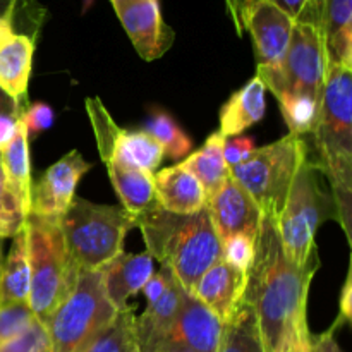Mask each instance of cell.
<instances>
[{
	"label": "cell",
	"instance_id": "1",
	"mask_svg": "<svg viewBox=\"0 0 352 352\" xmlns=\"http://www.w3.org/2000/svg\"><path fill=\"white\" fill-rule=\"evenodd\" d=\"M318 267V254L305 267L292 263L284 253L277 223L263 217L244 298L253 306L268 352H278L292 339L309 333L306 308Z\"/></svg>",
	"mask_w": 352,
	"mask_h": 352
},
{
	"label": "cell",
	"instance_id": "2",
	"mask_svg": "<svg viewBox=\"0 0 352 352\" xmlns=\"http://www.w3.org/2000/svg\"><path fill=\"white\" fill-rule=\"evenodd\" d=\"M146 253L168 268L188 292L206 270L222 260V243L212 222L208 206L196 213L179 215L160 205L134 217Z\"/></svg>",
	"mask_w": 352,
	"mask_h": 352
},
{
	"label": "cell",
	"instance_id": "3",
	"mask_svg": "<svg viewBox=\"0 0 352 352\" xmlns=\"http://www.w3.org/2000/svg\"><path fill=\"white\" fill-rule=\"evenodd\" d=\"M318 168L330 184L339 223L351 243L352 220V78L351 69L329 64L315 131Z\"/></svg>",
	"mask_w": 352,
	"mask_h": 352
},
{
	"label": "cell",
	"instance_id": "4",
	"mask_svg": "<svg viewBox=\"0 0 352 352\" xmlns=\"http://www.w3.org/2000/svg\"><path fill=\"white\" fill-rule=\"evenodd\" d=\"M65 248L79 272L102 270L124 251V239L134 217L119 206L96 205L74 198L58 219Z\"/></svg>",
	"mask_w": 352,
	"mask_h": 352
},
{
	"label": "cell",
	"instance_id": "5",
	"mask_svg": "<svg viewBox=\"0 0 352 352\" xmlns=\"http://www.w3.org/2000/svg\"><path fill=\"white\" fill-rule=\"evenodd\" d=\"M24 229L31 270L28 305L45 325L48 316L74 289L79 270L69 258L58 220L28 215Z\"/></svg>",
	"mask_w": 352,
	"mask_h": 352
},
{
	"label": "cell",
	"instance_id": "6",
	"mask_svg": "<svg viewBox=\"0 0 352 352\" xmlns=\"http://www.w3.org/2000/svg\"><path fill=\"white\" fill-rule=\"evenodd\" d=\"M308 158L305 140L289 133L275 143L256 148L246 160L230 168V175L254 199L263 217L277 223L292 182Z\"/></svg>",
	"mask_w": 352,
	"mask_h": 352
},
{
	"label": "cell",
	"instance_id": "7",
	"mask_svg": "<svg viewBox=\"0 0 352 352\" xmlns=\"http://www.w3.org/2000/svg\"><path fill=\"white\" fill-rule=\"evenodd\" d=\"M323 177L316 162L308 158L299 168L284 212L277 220L284 253L298 267H305L318 254L315 244L318 227L330 219L339 220L336 199L332 191L323 186Z\"/></svg>",
	"mask_w": 352,
	"mask_h": 352
},
{
	"label": "cell",
	"instance_id": "8",
	"mask_svg": "<svg viewBox=\"0 0 352 352\" xmlns=\"http://www.w3.org/2000/svg\"><path fill=\"white\" fill-rule=\"evenodd\" d=\"M116 315L105 294L102 270L79 272L71 294L45 322L52 352H81Z\"/></svg>",
	"mask_w": 352,
	"mask_h": 352
},
{
	"label": "cell",
	"instance_id": "9",
	"mask_svg": "<svg viewBox=\"0 0 352 352\" xmlns=\"http://www.w3.org/2000/svg\"><path fill=\"white\" fill-rule=\"evenodd\" d=\"M329 58L322 28L316 24L294 23L280 76L268 86L274 96L284 91L301 93L322 102Z\"/></svg>",
	"mask_w": 352,
	"mask_h": 352
},
{
	"label": "cell",
	"instance_id": "10",
	"mask_svg": "<svg viewBox=\"0 0 352 352\" xmlns=\"http://www.w3.org/2000/svg\"><path fill=\"white\" fill-rule=\"evenodd\" d=\"M241 24L243 31L253 38L256 76L268 88L280 76L294 19L272 0H246L241 10Z\"/></svg>",
	"mask_w": 352,
	"mask_h": 352
},
{
	"label": "cell",
	"instance_id": "11",
	"mask_svg": "<svg viewBox=\"0 0 352 352\" xmlns=\"http://www.w3.org/2000/svg\"><path fill=\"white\" fill-rule=\"evenodd\" d=\"M131 43L144 60L164 57L175 33L164 21L158 0H110Z\"/></svg>",
	"mask_w": 352,
	"mask_h": 352
},
{
	"label": "cell",
	"instance_id": "12",
	"mask_svg": "<svg viewBox=\"0 0 352 352\" xmlns=\"http://www.w3.org/2000/svg\"><path fill=\"white\" fill-rule=\"evenodd\" d=\"M89 168L91 164L86 162L78 150L69 151L50 165L36 184L31 186L30 215L60 219L74 199L79 181Z\"/></svg>",
	"mask_w": 352,
	"mask_h": 352
},
{
	"label": "cell",
	"instance_id": "13",
	"mask_svg": "<svg viewBox=\"0 0 352 352\" xmlns=\"http://www.w3.org/2000/svg\"><path fill=\"white\" fill-rule=\"evenodd\" d=\"M223 323L189 292L177 320L155 352H219Z\"/></svg>",
	"mask_w": 352,
	"mask_h": 352
},
{
	"label": "cell",
	"instance_id": "14",
	"mask_svg": "<svg viewBox=\"0 0 352 352\" xmlns=\"http://www.w3.org/2000/svg\"><path fill=\"white\" fill-rule=\"evenodd\" d=\"M206 206L210 210L220 243L234 236L256 239L263 213L258 208L254 199L234 181L232 175L220 188V191L208 199Z\"/></svg>",
	"mask_w": 352,
	"mask_h": 352
},
{
	"label": "cell",
	"instance_id": "15",
	"mask_svg": "<svg viewBox=\"0 0 352 352\" xmlns=\"http://www.w3.org/2000/svg\"><path fill=\"white\" fill-rule=\"evenodd\" d=\"M248 274L219 260L203 274L191 294L226 323L237 302L243 299Z\"/></svg>",
	"mask_w": 352,
	"mask_h": 352
},
{
	"label": "cell",
	"instance_id": "16",
	"mask_svg": "<svg viewBox=\"0 0 352 352\" xmlns=\"http://www.w3.org/2000/svg\"><path fill=\"white\" fill-rule=\"evenodd\" d=\"M153 258L144 253H120L102 268L103 287L117 311L126 309L131 296L138 294L153 275Z\"/></svg>",
	"mask_w": 352,
	"mask_h": 352
},
{
	"label": "cell",
	"instance_id": "17",
	"mask_svg": "<svg viewBox=\"0 0 352 352\" xmlns=\"http://www.w3.org/2000/svg\"><path fill=\"white\" fill-rule=\"evenodd\" d=\"M155 192L165 212L189 215L203 210L208 203L201 182L182 164L162 168L153 174Z\"/></svg>",
	"mask_w": 352,
	"mask_h": 352
},
{
	"label": "cell",
	"instance_id": "18",
	"mask_svg": "<svg viewBox=\"0 0 352 352\" xmlns=\"http://www.w3.org/2000/svg\"><path fill=\"white\" fill-rule=\"evenodd\" d=\"M188 294L189 292L179 284L177 278L172 277L167 291L153 302H148V308L134 323L140 352H155L177 320Z\"/></svg>",
	"mask_w": 352,
	"mask_h": 352
},
{
	"label": "cell",
	"instance_id": "19",
	"mask_svg": "<svg viewBox=\"0 0 352 352\" xmlns=\"http://www.w3.org/2000/svg\"><path fill=\"white\" fill-rule=\"evenodd\" d=\"M33 54L31 34L14 33L0 45V89L19 103H26Z\"/></svg>",
	"mask_w": 352,
	"mask_h": 352
},
{
	"label": "cell",
	"instance_id": "20",
	"mask_svg": "<svg viewBox=\"0 0 352 352\" xmlns=\"http://www.w3.org/2000/svg\"><path fill=\"white\" fill-rule=\"evenodd\" d=\"M263 81L258 76L237 89L220 109V129L222 136H239L248 127L260 122L265 116L267 102H265Z\"/></svg>",
	"mask_w": 352,
	"mask_h": 352
},
{
	"label": "cell",
	"instance_id": "21",
	"mask_svg": "<svg viewBox=\"0 0 352 352\" xmlns=\"http://www.w3.org/2000/svg\"><path fill=\"white\" fill-rule=\"evenodd\" d=\"M322 34L329 64L352 69V0H325Z\"/></svg>",
	"mask_w": 352,
	"mask_h": 352
},
{
	"label": "cell",
	"instance_id": "22",
	"mask_svg": "<svg viewBox=\"0 0 352 352\" xmlns=\"http://www.w3.org/2000/svg\"><path fill=\"white\" fill-rule=\"evenodd\" d=\"M164 157L165 155L160 144L144 131L119 129L112 148L100 158L103 164L116 162L124 167L155 174Z\"/></svg>",
	"mask_w": 352,
	"mask_h": 352
},
{
	"label": "cell",
	"instance_id": "23",
	"mask_svg": "<svg viewBox=\"0 0 352 352\" xmlns=\"http://www.w3.org/2000/svg\"><path fill=\"white\" fill-rule=\"evenodd\" d=\"M105 167L109 172L110 182L122 201L124 210H127L131 215L138 217L158 206L153 174L124 167L116 162H107Z\"/></svg>",
	"mask_w": 352,
	"mask_h": 352
},
{
	"label": "cell",
	"instance_id": "24",
	"mask_svg": "<svg viewBox=\"0 0 352 352\" xmlns=\"http://www.w3.org/2000/svg\"><path fill=\"white\" fill-rule=\"evenodd\" d=\"M0 167L10 191L17 196L26 215L31 210V168H30V138L21 116L19 126L12 141L0 151Z\"/></svg>",
	"mask_w": 352,
	"mask_h": 352
},
{
	"label": "cell",
	"instance_id": "25",
	"mask_svg": "<svg viewBox=\"0 0 352 352\" xmlns=\"http://www.w3.org/2000/svg\"><path fill=\"white\" fill-rule=\"evenodd\" d=\"M226 140L227 138L222 136L219 131L212 133L198 151H195L184 162H181L201 182L208 199L213 198L230 177V167L223 158Z\"/></svg>",
	"mask_w": 352,
	"mask_h": 352
},
{
	"label": "cell",
	"instance_id": "26",
	"mask_svg": "<svg viewBox=\"0 0 352 352\" xmlns=\"http://www.w3.org/2000/svg\"><path fill=\"white\" fill-rule=\"evenodd\" d=\"M31 285L30 254H28L26 229L23 227L17 236H14L9 256L2 261L0 275V306L28 302Z\"/></svg>",
	"mask_w": 352,
	"mask_h": 352
},
{
	"label": "cell",
	"instance_id": "27",
	"mask_svg": "<svg viewBox=\"0 0 352 352\" xmlns=\"http://www.w3.org/2000/svg\"><path fill=\"white\" fill-rule=\"evenodd\" d=\"M219 352H268L261 339L253 306L244 296L223 323Z\"/></svg>",
	"mask_w": 352,
	"mask_h": 352
},
{
	"label": "cell",
	"instance_id": "28",
	"mask_svg": "<svg viewBox=\"0 0 352 352\" xmlns=\"http://www.w3.org/2000/svg\"><path fill=\"white\" fill-rule=\"evenodd\" d=\"M134 306L117 311L116 318L103 332H100L81 352H140L136 339Z\"/></svg>",
	"mask_w": 352,
	"mask_h": 352
},
{
	"label": "cell",
	"instance_id": "29",
	"mask_svg": "<svg viewBox=\"0 0 352 352\" xmlns=\"http://www.w3.org/2000/svg\"><path fill=\"white\" fill-rule=\"evenodd\" d=\"M282 116L287 122L291 134L296 136H305V134H313L320 116V100L311 98L301 93L284 91L277 95Z\"/></svg>",
	"mask_w": 352,
	"mask_h": 352
},
{
	"label": "cell",
	"instance_id": "30",
	"mask_svg": "<svg viewBox=\"0 0 352 352\" xmlns=\"http://www.w3.org/2000/svg\"><path fill=\"white\" fill-rule=\"evenodd\" d=\"M162 146L164 155L170 158H182L191 151L192 143L188 134L177 126L170 116L165 112H153L143 124V129Z\"/></svg>",
	"mask_w": 352,
	"mask_h": 352
},
{
	"label": "cell",
	"instance_id": "31",
	"mask_svg": "<svg viewBox=\"0 0 352 352\" xmlns=\"http://www.w3.org/2000/svg\"><path fill=\"white\" fill-rule=\"evenodd\" d=\"M26 217L21 201L7 186L0 167V239L17 236L23 230Z\"/></svg>",
	"mask_w": 352,
	"mask_h": 352
},
{
	"label": "cell",
	"instance_id": "32",
	"mask_svg": "<svg viewBox=\"0 0 352 352\" xmlns=\"http://www.w3.org/2000/svg\"><path fill=\"white\" fill-rule=\"evenodd\" d=\"M0 352H52L47 329L34 318L23 332L0 346Z\"/></svg>",
	"mask_w": 352,
	"mask_h": 352
},
{
	"label": "cell",
	"instance_id": "33",
	"mask_svg": "<svg viewBox=\"0 0 352 352\" xmlns=\"http://www.w3.org/2000/svg\"><path fill=\"white\" fill-rule=\"evenodd\" d=\"M34 318L28 302L0 306V346L23 332Z\"/></svg>",
	"mask_w": 352,
	"mask_h": 352
},
{
	"label": "cell",
	"instance_id": "34",
	"mask_svg": "<svg viewBox=\"0 0 352 352\" xmlns=\"http://www.w3.org/2000/svg\"><path fill=\"white\" fill-rule=\"evenodd\" d=\"M254 241L246 236H234L222 243V260L248 274L254 258Z\"/></svg>",
	"mask_w": 352,
	"mask_h": 352
},
{
	"label": "cell",
	"instance_id": "35",
	"mask_svg": "<svg viewBox=\"0 0 352 352\" xmlns=\"http://www.w3.org/2000/svg\"><path fill=\"white\" fill-rule=\"evenodd\" d=\"M28 103H19L0 89V151L12 141Z\"/></svg>",
	"mask_w": 352,
	"mask_h": 352
},
{
	"label": "cell",
	"instance_id": "36",
	"mask_svg": "<svg viewBox=\"0 0 352 352\" xmlns=\"http://www.w3.org/2000/svg\"><path fill=\"white\" fill-rule=\"evenodd\" d=\"M272 2L284 9L294 19V23L316 24L322 28L325 0H272Z\"/></svg>",
	"mask_w": 352,
	"mask_h": 352
},
{
	"label": "cell",
	"instance_id": "37",
	"mask_svg": "<svg viewBox=\"0 0 352 352\" xmlns=\"http://www.w3.org/2000/svg\"><path fill=\"white\" fill-rule=\"evenodd\" d=\"M54 119V110L47 103L38 102L33 105H28L23 112V122L26 126L28 138H34L43 131L50 129Z\"/></svg>",
	"mask_w": 352,
	"mask_h": 352
},
{
	"label": "cell",
	"instance_id": "38",
	"mask_svg": "<svg viewBox=\"0 0 352 352\" xmlns=\"http://www.w3.org/2000/svg\"><path fill=\"white\" fill-rule=\"evenodd\" d=\"M254 150H256V144L250 136H234L230 140L227 138L226 146H223V158H226V164L232 168L246 160Z\"/></svg>",
	"mask_w": 352,
	"mask_h": 352
},
{
	"label": "cell",
	"instance_id": "39",
	"mask_svg": "<svg viewBox=\"0 0 352 352\" xmlns=\"http://www.w3.org/2000/svg\"><path fill=\"white\" fill-rule=\"evenodd\" d=\"M172 277H174L172 272L165 267H162V270L158 272V274L151 275V277L148 278L146 284L143 285V289H141V291L144 292V296H146V301L153 302L155 299L160 298V296L167 291Z\"/></svg>",
	"mask_w": 352,
	"mask_h": 352
},
{
	"label": "cell",
	"instance_id": "40",
	"mask_svg": "<svg viewBox=\"0 0 352 352\" xmlns=\"http://www.w3.org/2000/svg\"><path fill=\"white\" fill-rule=\"evenodd\" d=\"M352 318V275L351 270L347 272L346 282H344L342 292H340L339 298V316H337V322L333 323V329L337 330V327H340L342 323H349Z\"/></svg>",
	"mask_w": 352,
	"mask_h": 352
},
{
	"label": "cell",
	"instance_id": "41",
	"mask_svg": "<svg viewBox=\"0 0 352 352\" xmlns=\"http://www.w3.org/2000/svg\"><path fill=\"white\" fill-rule=\"evenodd\" d=\"M333 333H336V329H333V327H330V330L320 333V336H316V337L311 336L309 352H344L342 349H340L339 342L336 340Z\"/></svg>",
	"mask_w": 352,
	"mask_h": 352
},
{
	"label": "cell",
	"instance_id": "42",
	"mask_svg": "<svg viewBox=\"0 0 352 352\" xmlns=\"http://www.w3.org/2000/svg\"><path fill=\"white\" fill-rule=\"evenodd\" d=\"M246 0H226L227 12H229L230 19H232L234 28L239 34H243V24H241V10H243V6Z\"/></svg>",
	"mask_w": 352,
	"mask_h": 352
},
{
	"label": "cell",
	"instance_id": "43",
	"mask_svg": "<svg viewBox=\"0 0 352 352\" xmlns=\"http://www.w3.org/2000/svg\"><path fill=\"white\" fill-rule=\"evenodd\" d=\"M309 342H311V333L292 339L287 346L282 347L278 352H309Z\"/></svg>",
	"mask_w": 352,
	"mask_h": 352
},
{
	"label": "cell",
	"instance_id": "44",
	"mask_svg": "<svg viewBox=\"0 0 352 352\" xmlns=\"http://www.w3.org/2000/svg\"><path fill=\"white\" fill-rule=\"evenodd\" d=\"M14 24H16V19L12 16H7V14H0V45L14 34Z\"/></svg>",
	"mask_w": 352,
	"mask_h": 352
},
{
	"label": "cell",
	"instance_id": "45",
	"mask_svg": "<svg viewBox=\"0 0 352 352\" xmlns=\"http://www.w3.org/2000/svg\"><path fill=\"white\" fill-rule=\"evenodd\" d=\"M2 251H3V239H0V275H2V261H3Z\"/></svg>",
	"mask_w": 352,
	"mask_h": 352
}]
</instances>
